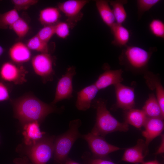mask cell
Returning a JSON list of instances; mask_svg holds the SVG:
<instances>
[{
  "label": "cell",
  "instance_id": "cb8c5ba5",
  "mask_svg": "<svg viewBox=\"0 0 164 164\" xmlns=\"http://www.w3.org/2000/svg\"><path fill=\"white\" fill-rule=\"evenodd\" d=\"M109 4L112 7V10L115 22L123 24L127 18V13L124 5L127 3L126 0H108Z\"/></svg>",
  "mask_w": 164,
  "mask_h": 164
},
{
  "label": "cell",
  "instance_id": "8d00e7d4",
  "mask_svg": "<svg viewBox=\"0 0 164 164\" xmlns=\"http://www.w3.org/2000/svg\"><path fill=\"white\" fill-rule=\"evenodd\" d=\"M65 164H80L73 160H72L69 158L68 157L67 159Z\"/></svg>",
  "mask_w": 164,
  "mask_h": 164
},
{
  "label": "cell",
  "instance_id": "1f68e13d",
  "mask_svg": "<svg viewBox=\"0 0 164 164\" xmlns=\"http://www.w3.org/2000/svg\"><path fill=\"white\" fill-rule=\"evenodd\" d=\"M11 2L14 6V9L17 11L25 10L29 9L31 6L36 4L37 0H12Z\"/></svg>",
  "mask_w": 164,
  "mask_h": 164
},
{
  "label": "cell",
  "instance_id": "603a6c76",
  "mask_svg": "<svg viewBox=\"0 0 164 164\" xmlns=\"http://www.w3.org/2000/svg\"><path fill=\"white\" fill-rule=\"evenodd\" d=\"M60 16V11L58 8L48 7L40 11L39 20L44 26L54 25L58 22Z\"/></svg>",
  "mask_w": 164,
  "mask_h": 164
},
{
  "label": "cell",
  "instance_id": "ffe728a7",
  "mask_svg": "<svg viewBox=\"0 0 164 164\" xmlns=\"http://www.w3.org/2000/svg\"><path fill=\"white\" fill-rule=\"evenodd\" d=\"M124 118L125 122L139 129L144 126L148 117L142 109L133 108L125 111Z\"/></svg>",
  "mask_w": 164,
  "mask_h": 164
},
{
  "label": "cell",
  "instance_id": "d6a6232c",
  "mask_svg": "<svg viewBox=\"0 0 164 164\" xmlns=\"http://www.w3.org/2000/svg\"><path fill=\"white\" fill-rule=\"evenodd\" d=\"M83 158L86 164H115L105 159L96 158L91 157L90 153L88 152H84Z\"/></svg>",
  "mask_w": 164,
  "mask_h": 164
},
{
  "label": "cell",
  "instance_id": "e575fe53",
  "mask_svg": "<svg viewBox=\"0 0 164 164\" xmlns=\"http://www.w3.org/2000/svg\"><path fill=\"white\" fill-rule=\"evenodd\" d=\"M13 162L15 164H32L26 156L15 158L13 160Z\"/></svg>",
  "mask_w": 164,
  "mask_h": 164
},
{
  "label": "cell",
  "instance_id": "5b68a950",
  "mask_svg": "<svg viewBox=\"0 0 164 164\" xmlns=\"http://www.w3.org/2000/svg\"><path fill=\"white\" fill-rule=\"evenodd\" d=\"M54 136L44 135L35 144L24 147L23 153L32 164H46L52 157Z\"/></svg>",
  "mask_w": 164,
  "mask_h": 164
},
{
  "label": "cell",
  "instance_id": "ac0fdd59",
  "mask_svg": "<svg viewBox=\"0 0 164 164\" xmlns=\"http://www.w3.org/2000/svg\"><path fill=\"white\" fill-rule=\"evenodd\" d=\"M9 55L12 60L17 63H22L29 61L31 54L30 50L24 43L18 42L10 48Z\"/></svg>",
  "mask_w": 164,
  "mask_h": 164
},
{
  "label": "cell",
  "instance_id": "ba28073f",
  "mask_svg": "<svg viewBox=\"0 0 164 164\" xmlns=\"http://www.w3.org/2000/svg\"><path fill=\"white\" fill-rule=\"evenodd\" d=\"M75 67H69L57 83L55 97L51 103L55 105L58 102L65 99H69L72 97L73 79L76 74Z\"/></svg>",
  "mask_w": 164,
  "mask_h": 164
},
{
  "label": "cell",
  "instance_id": "f35d334b",
  "mask_svg": "<svg viewBox=\"0 0 164 164\" xmlns=\"http://www.w3.org/2000/svg\"><path fill=\"white\" fill-rule=\"evenodd\" d=\"M4 50L3 48L0 45V56L3 54L4 52Z\"/></svg>",
  "mask_w": 164,
  "mask_h": 164
},
{
  "label": "cell",
  "instance_id": "30bf717a",
  "mask_svg": "<svg viewBox=\"0 0 164 164\" xmlns=\"http://www.w3.org/2000/svg\"><path fill=\"white\" fill-rule=\"evenodd\" d=\"M114 86L116 97L114 107L125 111L134 108L135 105L134 88L121 83Z\"/></svg>",
  "mask_w": 164,
  "mask_h": 164
},
{
  "label": "cell",
  "instance_id": "52a82bcc",
  "mask_svg": "<svg viewBox=\"0 0 164 164\" xmlns=\"http://www.w3.org/2000/svg\"><path fill=\"white\" fill-rule=\"evenodd\" d=\"M89 1L87 0H69L58 3L57 8L66 17V22L70 29L73 28L82 18V9Z\"/></svg>",
  "mask_w": 164,
  "mask_h": 164
},
{
  "label": "cell",
  "instance_id": "2e32d148",
  "mask_svg": "<svg viewBox=\"0 0 164 164\" xmlns=\"http://www.w3.org/2000/svg\"><path fill=\"white\" fill-rule=\"evenodd\" d=\"M145 130L142 134L145 138L147 146L155 138L159 135L164 128L163 119L160 118H148L144 126Z\"/></svg>",
  "mask_w": 164,
  "mask_h": 164
},
{
  "label": "cell",
  "instance_id": "5bb4252c",
  "mask_svg": "<svg viewBox=\"0 0 164 164\" xmlns=\"http://www.w3.org/2000/svg\"><path fill=\"white\" fill-rule=\"evenodd\" d=\"M146 84L149 88L155 91L156 97L159 102L162 114L164 115V89L158 74L147 71L143 74Z\"/></svg>",
  "mask_w": 164,
  "mask_h": 164
},
{
  "label": "cell",
  "instance_id": "d4e9b609",
  "mask_svg": "<svg viewBox=\"0 0 164 164\" xmlns=\"http://www.w3.org/2000/svg\"><path fill=\"white\" fill-rule=\"evenodd\" d=\"M20 17L18 11L14 9L3 13H0V28H9Z\"/></svg>",
  "mask_w": 164,
  "mask_h": 164
},
{
  "label": "cell",
  "instance_id": "d6986e66",
  "mask_svg": "<svg viewBox=\"0 0 164 164\" xmlns=\"http://www.w3.org/2000/svg\"><path fill=\"white\" fill-rule=\"evenodd\" d=\"M113 39L112 45L120 48L124 47L127 45L130 38L129 30L123 25L116 22L110 28Z\"/></svg>",
  "mask_w": 164,
  "mask_h": 164
},
{
  "label": "cell",
  "instance_id": "7a4b0ae2",
  "mask_svg": "<svg viewBox=\"0 0 164 164\" xmlns=\"http://www.w3.org/2000/svg\"><path fill=\"white\" fill-rule=\"evenodd\" d=\"M118 60L120 64L128 71L136 74H144L148 71L149 61L156 47L148 50L135 46L127 45L123 47Z\"/></svg>",
  "mask_w": 164,
  "mask_h": 164
},
{
  "label": "cell",
  "instance_id": "9a60e30c",
  "mask_svg": "<svg viewBox=\"0 0 164 164\" xmlns=\"http://www.w3.org/2000/svg\"><path fill=\"white\" fill-rule=\"evenodd\" d=\"M99 90L94 84L82 89L77 93L75 106L80 111H85L91 106L92 102Z\"/></svg>",
  "mask_w": 164,
  "mask_h": 164
},
{
  "label": "cell",
  "instance_id": "8992f818",
  "mask_svg": "<svg viewBox=\"0 0 164 164\" xmlns=\"http://www.w3.org/2000/svg\"><path fill=\"white\" fill-rule=\"evenodd\" d=\"M80 138L87 142L94 158L105 159L109 154L122 149L109 143L104 137L91 132L82 135Z\"/></svg>",
  "mask_w": 164,
  "mask_h": 164
},
{
  "label": "cell",
  "instance_id": "9c48e42d",
  "mask_svg": "<svg viewBox=\"0 0 164 164\" xmlns=\"http://www.w3.org/2000/svg\"><path fill=\"white\" fill-rule=\"evenodd\" d=\"M49 53H40L35 56L31 64L35 73L41 77L45 82L53 80L54 72V60Z\"/></svg>",
  "mask_w": 164,
  "mask_h": 164
},
{
  "label": "cell",
  "instance_id": "4316f807",
  "mask_svg": "<svg viewBox=\"0 0 164 164\" xmlns=\"http://www.w3.org/2000/svg\"><path fill=\"white\" fill-rule=\"evenodd\" d=\"M13 30L19 38L24 37L28 33L29 29L27 23L22 18L20 17L10 27Z\"/></svg>",
  "mask_w": 164,
  "mask_h": 164
},
{
  "label": "cell",
  "instance_id": "277c9868",
  "mask_svg": "<svg viewBox=\"0 0 164 164\" xmlns=\"http://www.w3.org/2000/svg\"><path fill=\"white\" fill-rule=\"evenodd\" d=\"M82 122L79 119L70 121L69 129L64 133L55 137L54 142L53 158L56 164H65L68 154L75 141L82 134L79 128Z\"/></svg>",
  "mask_w": 164,
  "mask_h": 164
},
{
  "label": "cell",
  "instance_id": "44dd1931",
  "mask_svg": "<svg viewBox=\"0 0 164 164\" xmlns=\"http://www.w3.org/2000/svg\"><path fill=\"white\" fill-rule=\"evenodd\" d=\"M142 110L148 118H160L164 119L162 114L159 102L154 93L149 94Z\"/></svg>",
  "mask_w": 164,
  "mask_h": 164
},
{
  "label": "cell",
  "instance_id": "7c38bea8",
  "mask_svg": "<svg viewBox=\"0 0 164 164\" xmlns=\"http://www.w3.org/2000/svg\"><path fill=\"white\" fill-rule=\"evenodd\" d=\"M148 152V146L145 142L139 139L135 145L126 149L121 160L132 163H142Z\"/></svg>",
  "mask_w": 164,
  "mask_h": 164
},
{
  "label": "cell",
  "instance_id": "484cf974",
  "mask_svg": "<svg viewBox=\"0 0 164 164\" xmlns=\"http://www.w3.org/2000/svg\"><path fill=\"white\" fill-rule=\"evenodd\" d=\"M26 45L30 50L40 53H49L48 43L41 40L36 35L28 40Z\"/></svg>",
  "mask_w": 164,
  "mask_h": 164
},
{
  "label": "cell",
  "instance_id": "836d02e7",
  "mask_svg": "<svg viewBox=\"0 0 164 164\" xmlns=\"http://www.w3.org/2000/svg\"><path fill=\"white\" fill-rule=\"evenodd\" d=\"M9 91L6 85L0 82V102L7 101L9 98Z\"/></svg>",
  "mask_w": 164,
  "mask_h": 164
},
{
  "label": "cell",
  "instance_id": "74e56055",
  "mask_svg": "<svg viewBox=\"0 0 164 164\" xmlns=\"http://www.w3.org/2000/svg\"><path fill=\"white\" fill-rule=\"evenodd\" d=\"M142 164H162L156 160H155L153 161H148L147 162H144Z\"/></svg>",
  "mask_w": 164,
  "mask_h": 164
},
{
  "label": "cell",
  "instance_id": "8fae6325",
  "mask_svg": "<svg viewBox=\"0 0 164 164\" xmlns=\"http://www.w3.org/2000/svg\"><path fill=\"white\" fill-rule=\"evenodd\" d=\"M26 72L22 67H19L9 62L3 63L0 69V77L4 81L15 84H23L26 81Z\"/></svg>",
  "mask_w": 164,
  "mask_h": 164
},
{
  "label": "cell",
  "instance_id": "f546056e",
  "mask_svg": "<svg viewBox=\"0 0 164 164\" xmlns=\"http://www.w3.org/2000/svg\"><path fill=\"white\" fill-rule=\"evenodd\" d=\"M55 25L44 26L36 34L42 41L48 43L55 34Z\"/></svg>",
  "mask_w": 164,
  "mask_h": 164
},
{
  "label": "cell",
  "instance_id": "6da1fadb",
  "mask_svg": "<svg viewBox=\"0 0 164 164\" xmlns=\"http://www.w3.org/2000/svg\"><path fill=\"white\" fill-rule=\"evenodd\" d=\"M14 115L22 125L36 121L40 124L49 114L60 112L63 107L58 108L45 103L32 94H27L11 101Z\"/></svg>",
  "mask_w": 164,
  "mask_h": 164
},
{
  "label": "cell",
  "instance_id": "e0dca14e",
  "mask_svg": "<svg viewBox=\"0 0 164 164\" xmlns=\"http://www.w3.org/2000/svg\"><path fill=\"white\" fill-rule=\"evenodd\" d=\"M39 124V122L35 121L23 125L22 134L25 145L30 146L35 144L45 135V132L40 130Z\"/></svg>",
  "mask_w": 164,
  "mask_h": 164
},
{
  "label": "cell",
  "instance_id": "4fadbf2b",
  "mask_svg": "<svg viewBox=\"0 0 164 164\" xmlns=\"http://www.w3.org/2000/svg\"><path fill=\"white\" fill-rule=\"evenodd\" d=\"M123 71L121 69L111 70L106 69L98 77L94 84L99 90L108 87L121 83L123 80L122 74Z\"/></svg>",
  "mask_w": 164,
  "mask_h": 164
},
{
  "label": "cell",
  "instance_id": "4dcf8cb0",
  "mask_svg": "<svg viewBox=\"0 0 164 164\" xmlns=\"http://www.w3.org/2000/svg\"><path fill=\"white\" fill-rule=\"evenodd\" d=\"M55 34L59 37L65 39L69 35L70 28L66 22H58L54 26Z\"/></svg>",
  "mask_w": 164,
  "mask_h": 164
},
{
  "label": "cell",
  "instance_id": "7402d4cb",
  "mask_svg": "<svg viewBox=\"0 0 164 164\" xmlns=\"http://www.w3.org/2000/svg\"><path fill=\"white\" fill-rule=\"evenodd\" d=\"M95 2L97 9L102 20L110 28L115 23V21L108 1L97 0Z\"/></svg>",
  "mask_w": 164,
  "mask_h": 164
},
{
  "label": "cell",
  "instance_id": "83f0119b",
  "mask_svg": "<svg viewBox=\"0 0 164 164\" xmlns=\"http://www.w3.org/2000/svg\"><path fill=\"white\" fill-rule=\"evenodd\" d=\"M149 28L153 35L158 38H164V23L162 20L153 19L149 22Z\"/></svg>",
  "mask_w": 164,
  "mask_h": 164
},
{
  "label": "cell",
  "instance_id": "3957f363",
  "mask_svg": "<svg viewBox=\"0 0 164 164\" xmlns=\"http://www.w3.org/2000/svg\"><path fill=\"white\" fill-rule=\"evenodd\" d=\"M91 106L96 110V121L91 133L104 137L107 134L116 131L126 132L128 125L121 122L111 114L107 107V101L102 99H94Z\"/></svg>",
  "mask_w": 164,
  "mask_h": 164
},
{
  "label": "cell",
  "instance_id": "f1b7e54d",
  "mask_svg": "<svg viewBox=\"0 0 164 164\" xmlns=\"http://www.w3.org/2000/svg\"><path fill=\"white\" fill-rule=\"evenodd\" d=\"M161 1L160 0H137L138 20H139L141 18L144 13L149 10Z\"/></svg>",
  "mask_w": 164,
  "mask_h": 164
},
{
  "label": "cell",
  "instance_id": "d590c367",
  "mask_svg": "<svg viewBox=\"0 0 164 164\" xmlns=\"http://www.w3.org/2000/svg\"><path fill=\"white\" fill-rule=\"evenodd\" d=\"M164 136L163 135L162 136V141L156 153V154L163 153H164Z\"/></svg>",
  "mask_w": 164,
  "mask_h": 164
}]
</instances>
